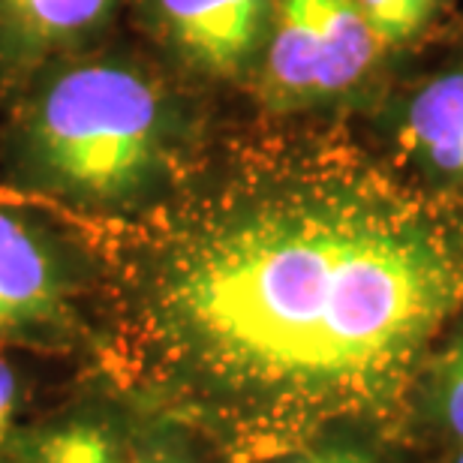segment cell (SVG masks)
<instances>
[{
	"instance_id": "12",
	"label": "cell",
	"mask_w": 463,
	"mask_h": 463,
	"mask_svg": "<svg viewBox=\"0 0 463 463\" xmlns=\"http://www.w3.org/2000/svg\"><path fill=\"white\" fill-rule=\"evenodd\" d=\"M136 410V406H133ZM136 463H226L214 449L178 424L136 410Z\"/></svg>"
},
{
	"instance_id": "11",
	"label": "cell",
	"mask_w": 463,
	"mask_h": 463,
	"mask_svg": "<svg viewBox=\"0 0 463 463\" xmlns=\"http://www.w3.org/2000/svg\"><path fill=\"white\" fill-rule=\"evenodd\" d=\"M410 451L364 428H328L256 463H410Z\"/></svg>"
},
{
	"instance_id": "9",
	"label": "cell",
	"mask_w": 463,
	"mask_h": 463,
	"mask_svg": "<svg viewBox=\"0 0 463 463\" xmlns=\"http://www.w3.org/2000/svg\"><path fill=\"white\" fill-rule=\"evenodd\" d=\"M458 446H463V313L430 346L406 412L410 455L430 458Z\"/></svg>"
},
{
	"instance_id": "8",
	"label": "cell",
	"mask_w": 463,
	"mask_h": 463,
	"mask_svg": "<svg viewBox=\"0 0 463 463\" xmlns=\"http://www.w3.org/2000/svg\"><path fill=\"white\" fill-rule=\"evenodd\" d=\"M127 0H0V99L54 58L103 43Z\"/></svg>"
},
{
	"instance_id": "3",
	"label": "cell",
	"mask_w": 463,
	"mask_h": 463,
	"mask_svg": "<svg viewBox=\"0 0 463 463\" xmlns=\"http://www.w3.org/2000/svg\"><path fill=\"white\" fill-rule=\"evenodd\" d=\"M401 76L355 0H274L247 99L268 118H367Z\"/></svg>"
},
{
	"instance_id": "1",
	"label": "cell",
	"mask_w": 463,
	"mask_h": 463,
	"mask_svg": "<svg viewBox=\"0 0 463 463\" xmlns=\"http://www.w3.org/2000/svg\"><path fill=\"white\" fill-rule=\"evenodd\" d=\"M61 220L97 265V344L79 373L226 463L328 428L406 449L415 376L463 313V196L376 136L256 115L214 127L145 214Z\"/></svg>"
},
{
	"instance_id": "10",
	"label": "cell",
	"mask_w": 463,
	"mask_h": 463,
	"mask_svg": "<svg viewBox=\"0 0 463 463\" xmlns=\"http://www.w3.org/2000/svg\"><path fill=\"white\" fill-rule=\"evenodd\" d=\"M383 49L401 63L446 31L455 0H355Z\"/></svg>"
},
{
	"instance_id": "5",
	"label": "cell",
	"mask_w": 463,
	"mask_h": 463,
	"mask_svg": "<svg viewBox=\"0 0 463 463\" xmlns=\"http://www.w3.org/2000/svg\"><path fill=\"white\" fill-rule=\"evenodd\" d=\"M138 33L199 90H241L262 54L274 0H127Z\"/></svg>"
},
{
	"instance_id": "15",
	"label": "cell",
	"mask_w": 463,
	"mask_h": 463,
	"mask_svg": "<svg viewBox=\"0 0 463 463\" xmlns=\"http://www.w3.org/2000/svg\"><path fill=\"white\" fill-rule=\"evenodd\" d=\"M0 463H9V460H6V458H0Z\"/></svg>"
},
{
	"instance_id": "13",
	"label": "cell",
	"mask_w": 463,
	"mask_h": 463,
	"mask_svg": "<svg viewBox=\"0 0 463 463\" xmlns=\"http://www.w3.org/2000/svg\"><path fill=\"white\" fill-rule=\"evenodd\" d=\"M22 358L0 349V458L6 455L15 428L33 412V379Z\"/></svg>"
},
{
	"instance_id": "7",
	"label": "cell",
	"mask_w": 463,
	"mask_h": 463,
	"mask_svg": "<svg viewBox=\"0 0 463 463\" xmlns=\"http://www.w3.org/2000/svg\"><path fill=\"white\" fill-rule=\"evenodd\" d=\"M136 410L103 379L79 373L58 403L33 410L6 446L9 463H136Z\"/></svg>"
},
{
	"instance_id": "14",
	"label": "cell",
	"mask_w": 463,
	"mask_h": 463,
	"mask_svg": "<svg viewBox=\"0 0 463 463\" xmlns=\"http://www.w3.org/2000/svg\"><path fill=\"white\" fill-rule=\"evenodd\" d=\"M428 463H463V446L451 449V451H442V455H430Z\"/></svg>"
},
{
	"instance_id": "6",
	"label": "cell",
	"mask_w": 463,
	"mask_h": 463,
	"mask_svg": "<svg viewBox=\"0 0 463 463\" xmlns=\"http://www.w3.org/2000/svg\"><path fill=\"white\" fill-rule=\"evenodd\" d=\"M367 120L406 172L463 196V43L428 70H401Z\"/></svg>"
},
{
	"instance_id": "2",
	"label": "cell",
	"mask_w": 463,
	"mask_h": 463,
	"mask_svg": "<svg viewBox=\"0 0 463 463\" xmlns=\"http://www.w3.org/2000/svg\"><path fill=\"white\" fill-rule=\"evenodd\" d=\"M202 97L160 58L124 49L43 63L0 99V190L88 223L145 214L214 133Z\"/></svg>"
},
{
	"instance_id": "4",
	"label": "cell",
	"mask_w": 463,
	"mask_h": 463,
	"mask_svg": "<svg viewBox=\"0 0 463 463\" xmlns=\"http://www.w3.org/2000/svg\"><path fill=\"white\" fill-rule=\"evenodd\" d=\"M97 344V265L67 220L0 190V349L85 364Z\"/></svg>"
}]
</instances>
